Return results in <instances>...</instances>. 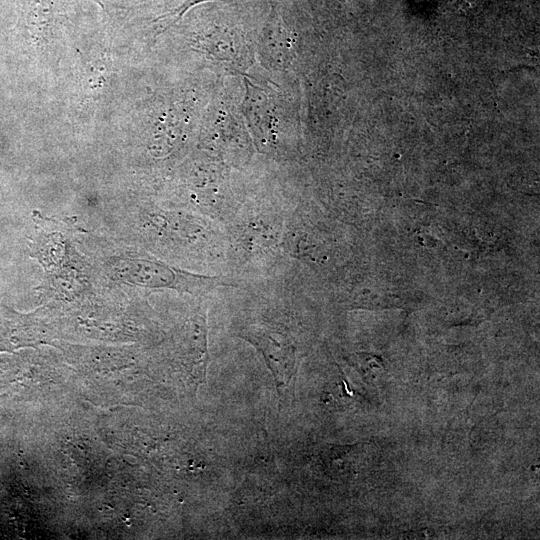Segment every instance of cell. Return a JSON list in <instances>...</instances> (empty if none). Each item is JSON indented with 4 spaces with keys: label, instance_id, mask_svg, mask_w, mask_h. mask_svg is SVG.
<instances>
[{
    "label": "cell",
    "instance_id": "6da1fadb",
    "mask_svg": "<svg viewBox=\"0 0 540 540\" xmlns=\"http://www.w3.org/2000/svg\"><path fill=\"white\" fill-rule=\"evenodd\" d=\"M283 218L275 212H242L236 218L231 245L242 259H261L283 245Z\"/></svg>",
    "mask_w": 540,
    "mask_h": 540
},
{
    "label": "cell",
    "instance_id": "7a4b0ae2",
    "mask_svg": "<svg viewBox=\"0 0 540 540\" xmlns=\"http://www.w3.org/2000/svg\"><path fill=\"white\" fill-rule=\"evenodd\" d=\"M280 334L265 328H251L244 337L261 351L271 370L279 395L295 373L296 348Z\"/></svg>",
    "mask_w": 540,
    "mask_h": 540
}]
</instances>
